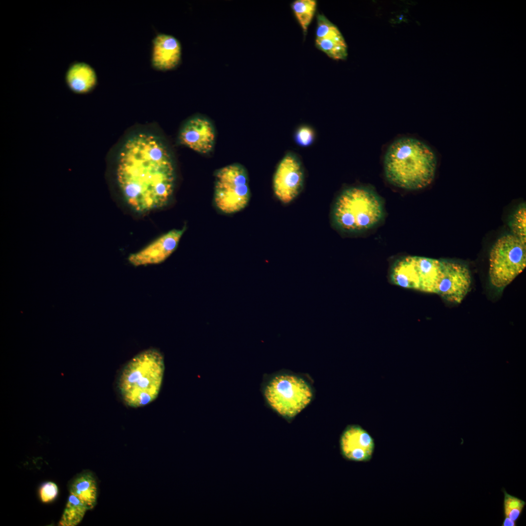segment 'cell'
Here are the masks:
<instances>
[{
	"instance_id": "obj_23",
	"label": "cell",
	"mask_w": 526,
	"mask_h": 526,
	"mask_svg": "<svg viewBox=\"0 0 526 526\" xmlns=\"http://www.w3.org/2000/svg\"><path fill=\"white\" fill-rule=\"evenodd\" d=\"M504 494L503 502V511L516 507H524L526 502L513 495L508 494L504 488H502Z\"/></svg>"
},
{
	"instance_id": "obj_19",
	"label": "cell",
	"mask_w": 526,
	"mask_h": 526,
	"mask_svg": "<svg viewBox=\"0 0 526 526\" xmlns=\"http://www.w3.org/2000/svg\"><path fill=\"white\" fill-rule=\"evenodd\" d=\"M293 13L305 34L315 14L317 1L315 0H296L291 4Z\"/></svg>"
},
{
	"instance_id": "obj_3",
	"label": "cell",
	"mask_w": 526,
	"mask_h": 526,
	"mask_svg": "<svg viewBox=\"0 0 526 526\" xmlns=\"http://www.w3.org/2000/svg\"><path fill=\"white\" fill-rule=\"evenodd\" d=\"M385 209L382 198L371 187L354 186L344 189L332 208L331 222L339 232L356 234L378 225L383 220Z\"/></svg>"
},
{
	"instance_id": "obj_20",
	"label": "cell",
	"mask_w": 526,
	"mask_h": 526,
	"mask_svg": "<svg viewBox=\"0 0 526 526\" xmlns=\"http://www.w3.org/2000/svg\"><path fill=\"white\" fill-rule=\"evenodd\" d=\"M526 212L525 205L520 206L513 214L509 225L512 235L526 245Z\"/></svg>"
},
{
	"instance_id": "obj_24",
	"label": "cell",
	"mask_w": 526,
	"mask_h": 526,
	"mask_svg": "<svg viewBox=\"0 0 526 526\" xmlns=\"http://www.w3.org/2000/svg\"><path fill=\"white\" fill-rule=\"evenodd\" d=\"M524 507H516L503 511L504 517H507L517 522L520 518Z\"/></svg>"
},
{
	"instance_id": "obj_16",
	"label": "cell",
	"mask_w": 526,
	"mask_h": 526,
	"mask_svg": "<svg viewBox=\"0 0 526 526\" xmlns=\"http://www.w3.org/2000/svg\"><path fill=\"white\" fill-rule=\"evenodd\" d=\"M65 82L73 93L86 94L95 87L97 76L94 69L88 64L75 62L70 65L66 71Z\"/></svg>"
},
{
	"instance_id": "obj_22",
	"label": "cell",
	"mask_w": 526,
	"mask_h": 526,
	"mask_svg": "<svg viewBox=\"0 0 526 526\" xmlns=\"http://www.w3.org/2000/svg\"><path fill=\"white\" fill-rule=\"evenodd\" d=\"M58 494V488L54 482L49 481L42 485L39 489V496L43 503H48L54 500Z\"/></svg>"
},
{
	"instance_id": "obj_6",
	"label": "cell",
	"mask_w": 526,
	"mask_h": 526,
	"mask_svg": "<svg viewBox=\"0 0 526 526\" xmlns=\"http://www.w3.org/2000/svg\"><path fill=\"white\" fill-rule=\"evenodd\" d=\"M214 203L221 212L233 214L244 208L250 198L247 172L234 163L217 170L215 174Z\"/></svg>"
},
{
	"instance_id": "obj_1",
	"label": "cell",
	"mask_w": 526,
	"mask_h": 526,
	"mask_svg": "<svg viewBox=\"0 0 526 526\" xmlns=\"http://www.w3.org/2000/svg\"><path fill=\"white\" fill-rule=\"evenodd\" d=\"M116 180L128 204L138 212L166 206L173 194L175 169L168 150L156 136L129 138L117 159Z\"/></svg>"
},
{
	"instance_id": "obj_21",
	"label": "cell",
	"mask_w": 526,
	"mask_h": 526,
	"mask_svg": "<svg viewBox=\"0 0 526 526\" xmlns=\"http://www.w3.org/2000/svg\"><path fill=\"white\" fill-rule=\"evenodd\" d=\"M315 132L314 129L307 125H302L297 129L294 134V140L296 143L302 147L310 146L315 139Z\"/></svg>"
},
{
	"instance_id": "obj_14",
	"label": "cell",
	"mask_w": 526,
	"mask_h": 526,
	"mask_svg": "<svg viewBox=\"0 0 526 526\" xmlns=\"http://www.w3.org/2000/svg\"><path fill=\"white\" fill-rule=\"evenodd\" d=\"M317 19V48L333 59H345L347 46L339 29L322 14H318Z\"/></svg>"
},
{
	"instance_id": "obj_7",
	"label": "cell",
	"mask_w": 526,
	"mask_h": 526,
	"mask_svg": "<svg viewBox=\"0 0 526 526\" xmlns=\"http://www.w3.org/2000/svg\"><path fill=\"white\" fill-rule=\"evenodd\" d=\"M442 275L441 260L408 256L394 263L390 276L394 284L401 287L437 293Z\"/></svg>"
},
{
	"instance_id": "obj_25",
	"label": "cell",
	"mask_w": 526,
	"mask_h": 526,
	"mask_svg": "<svg viewBox=\"0 0 526 526\" xmlns=\"http://www.w3.org/2000/svg\"><path fill=\"white\" fill-rule=\"evenodd\" d=\"M517 525V522L513 521L507 517H504V519L501 525L502 526H516Z\"/></svg>"
},
{
	"instance_id": "obj_15",
	"label": "cell",
	"mask_w": 526,
	"mask_h": 526,
	"mask_svg": "<svg viewBox=\"0 0 526 526\" xmlns=\"http://www.w3.org/2000/svg\"><path fill=\"white\" fill-rule=\"evenodd\" d=\"M181 47L174 37L160 34L153 40L152 64L160 70L166 71L175 68L179 63Z\"/></svg>"
},
{
	"instance_id": "obj_2",
	"label": "cell",
	"mask_w": 526,
	"mask_h": 526,
	"mask_svg": "<svg viewBox=\"0 0 526 526\" xmlns=\"http://www.w3.org/2000/svg\"><path fill=\"white\" fill-rule=\"evenodd\" d=\"M437 167L433 150L423 141L411 137L394 140L384 156L383 169L387 181L407 190L424 188L432 181Z\"/></svg>"
},
{
	"instance_id": "obj_10",
	"label": "cell",
	"mask_w": 526,
	"mask_h": 526,
	"mask_svg": "<svg viewBox=\"0 0 526 526\" xmlns=\"http://www.w3.org/2000/svg\"><path fill=\"white\" fill-rule=\"evenodd\" d=\"M441 261L442 275L437 294L449 301L460 303L470 290V271L463 264Z\"/></svg>"
},
{
	"instance_id": "obj_9",
	"label": "cell",
	"mask_w": 526,
	"mask_h": 526,
	"mask_svg": "<svg viewBox=\"0 0 526 526\" xmlns=\"http://www.w3.org/2000/svg\"><path fill=\"white\" fill-rule=\"evenodd\" d=\"M303 183L301 163L295 154L288 152L279 163L273 177L275 194L282 203H289L301 191Z\"/></svg>"
},
{
	"instance_id": "obj_5",
	"label": "cell",
	"mask_w": 526,
	"mask_h": 526,
	"mask_svg": "<svg viewBox=\"0 0 526 526\" xmlns=\"http://www.w3.org/2000/svg\"><path fill=\"white\" fill-rule=\"evenodd\" d=\"M264 394L269 405L279 414L291 419L310 403L312 390L302 378L292 375H279L265 385Z\"/></svg>"
},
{
	"instance_id": "obj_12",
	"label": "cell",
	"mask_w": 526,
	"mask_h": 526,
	"mask_svg": "<svg viewBox=\"0 0 526 526\" xmlns=\"http://www.w3.org/2000/svg\"><path fill=\"white\" fill-rule=\"evenodd\" d=\"M179 139L183 145L201 154H208L214 146L215 131L212 123L203 116L192 117L180 130Z\"/></svg>"
},
{
	"instance_id": "obj_13",
	"label": "cell",
	"mask_w": 526,
	"mask_h": 526,
	"mask_svg": "<svg viewBox=\"0 0 526 526\" xmlns=\"http://www.w3.org/2000/svg\"><path fill=\"white\" fill-rule=\"evenodd\" d=\"M339 447L345 459L355 462H368L372 457L375 444L373 437L360 426L350 425L340 436Z\"/></svg>"
},
{
	"instance_id": "obj_18",
	"label": "cell",
	"mask_w": 526,
	"mask_h": 526,
	"mask_svg": "<svg viewBox=\"0 0 526 526\" xmlns=\"http://www.w3.org/2000/svg\"><path fill=\"white\" fill-rule=\"evenodd\" d=\"M88 510L87 506L78 497L70 494L58 525L77 526L81 522Z\"/></svg>"
},
{
	"instance_id": "obj_8",
	"label": "cell",
	"mask_w": 526,
	"mask_h": 526,
	"mask_svg": "<svg viewBox=\"0 0 526 526\" xmlns=\"http://www.w3.org/2000/svg\"><path fill=\"white\" fill-rule=\"evenodd\" d=\"M526 266V245L512 234L503 236L495 243L490 252L491 283L502 288L520 274Z\"/></svg>"
},
{
	"instance_id": "obj_17",
	"label": "cell",
	"mask_w": 526,
	"mask_h": 526,
	"mask_svg": "<svg viewBox=\"0 0 526 526\" xmlns=\"http://www.w3.org/2000/svg\"><path fill=\"white\" fill-rule=\"evenodd\" d=\"M69 490L70 494L78 497L88 510L92 509L96 505L97 484L91 472L85 471L77 474L71 482Z\"/></svg>"
},
{
	"instance_id": "obj_11",
	"label": "cell",
	"mask_w": 526,
	"mask_h": 526,
	"mask_svg": "<svg viewBox=\"0 0 526 526\" xmlns=\"http://www.w3.org/2000/svg\"><path fill=\"white\" fill-rule=\"evenodd\" d=\"M186 229L184 226L169 231L138 252L131 254L129 262L135 266L161 263L175 250Z\"/></svg>"
},
{
	"instance_id": "obj_4",
	"label": "cell",
	"mask_w": 526,
	"mask_h": 526,
	"mask_svg": "<svg viewBox=\"0 0 526 526\" xmlns=\"http://www.w3.org/2000/svg\"><path fill=\"white\" fill-rule=\"evenodd\" d=\"M165 370L162 354L155 349L143 351L132 358L120 375L118 388L126 405L145 406L158 396Z\"/></svg>"
}]
</instances>
